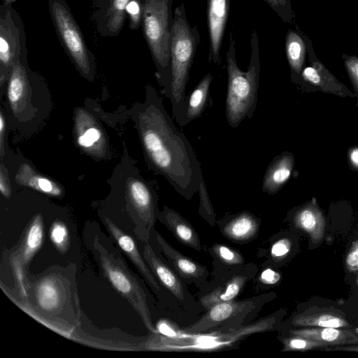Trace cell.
Here are the masks:
<instances>
[{
  "label": "cell",
  "instance_id": "1",
  "mask_svg": "<svg viewBox=\"0 0 358 358\" xmlns=\"http://www.w3.org/2000/svg\"><path fill=\"white\" fill-rule=\"evenodd\" d=\"M140 118L141 136L148 162L175 191L190 200L203 178L194 150L178 130L153 90Z\"/></svg>",
  "mask_w": 358,
  "mask_h": 358
},
{
  "label": "cell",
  "instance_id": "26",
  "mask_svg": "<svg viewBox=\"0 0 358 358\" xmlns=\"http://www.w3.org/2000/svg\"><path fill=\"white\" fill-rule=\"evenodd\" d=\"M35 295L38 305L46 311L56 309L60 303L59 289L51 279L41 281L36 287Z\"/></svg>",
  "mask_w": 358,
  "mask_h": 358
},
{
  "label": "cell",
  "instance_id": "36",
  "mask_svg": "<svg viewBox=\"0 0 358 358\" xmlns=\"http://www.w3.org/2000/svg\"><path fill=\"white\" fill-rule=\"evenodd\" d=\"M280 280V273L271 267H264L257 278L259 285L264 287L275 285Z\"/></svg>",
  "mask_w": 358,
  "mask_h": 358
},
{
  "label": "cell",
  "instance_id": "23",
  "mask_svg": "<svg viewBox=\"0 0 358 358\" xmlns=\"http://www.w3.org/2000/svg\"><path fill=\"white\" fill-rule=\"evenodd\" d=\"M108 227L116 239L120 248L129 256L151 286L155 290L158 291L159 289L158 284L144 263L133 238L119 231L118 229L112 224H108Z\"/></svg>",
  "mask_w": 358,
  "mask_h": 358
},
{
  "label": "cell",
  "instance_id": "10",
  "mask_svg": "<svg viewBox=\"0 0 358 358\" xmlns=\"http://www.w3.org/2000/svg\"><path fill=\"white\" fill-rule=\"evenodd\" d=\"M256 270L254 265L247 264L241 270L222 278L220 284L202 296L201 305L208 310L218 303L235 299L255 275Z\"/></svg>",
  "mask_w": 358,
  "mask_h": 358
},
{
  "label": "cell",
  "instance_id": "20",
  "mask_svg": "<svg viewBox=\"0 0 358 358\" xmlns=\"http://www.w3.org/2000/svg\"><path fill=\"white\" fill-rule=\"evenodd\" d=\"M301 75L306 81L319 87L324 92L334 94L342 97L355 96L352 92L338 82L319 63L315 64L313 66L305 68Z\"/></svg>",
  "mask_w": 358,
  "mask_h": 358
},
{
  "label": "cell",
  "instance_id": "24",
  "mask_svg": "<svg viewBox=\"0 0 358 358\" xmlns=\"http://www.w3.org/2000/svg\"><path fill=\"white\" fill-rule=\"evenodd\" d=\"M212 80L213 76L210 73L206 75L186 99L187 124L199 117L203 111Z\"/></svg>",
  "mask_w": 358,
  "mask_h": 358
},
{
  "label": "cell",
  "instance_id": "21",
  "mask_svg": "<svg viewBox=\"0 0 358 358\" xmlns=\"http://www.w3.org/2000/svg\"><path fill=\"white\" fill-rule=\"evenodd\" d=\"M294 241L293 236L287 232L273 236L266 250V259L262 266L275 268L285 264L294 252Z\"/></svg>",
  "mask_w": 358,
  "mask_h": 358
},
{
  "label": "cell",
  "instance_id": "9",
  "mask_svg": "<svg viewBox=\"0 0 358 358\" xmlns=\"http://www.w3.org/2000/svg\"><path fill=\"white\" fill-rule=\"evenodd\" d=\"M10 8L1 7L0 25V61L7 68L15 63V59L23 48V29L20 27L15 13Z\"/></svg>",
  "mask_w": 358,
  "mask_h": 358
},
{
  "label": "cell",
  "instance_id": "18",
  "mask_svg": "<svg viewBox=\"0 0 358 358\" xmlns=\"http://www.w3.org/2000/svg\"><path fill=\"white\" fill-rule=\"evenodd\" d=\"M294 327H334L345 328L352 326L343 314L329 309L306 310L291 319Z\"/></svg>",
  "mask_w": 358,
  "mask_h": 358
},
{
  "label": "cell",
  "instance_id": "7",
  "mask_svg": "<svg viewBox=\"0 0 358 358\" xmlns=\"http://www.w3.org/2000/svg\"><path fill=\"white\" fill-rule=\"evenodd\" d=\"M51 13L63 44L78 67L88 73L90 53L71 13L60 0L51 1Z\"/></svg>",
  "mask_w": 358,
  "mask_h": 358
},
{
  "label": "cell",
  "instance_id": "39",
  "mask_svg": "<svg viewBox=\"0 0 358 358\" xmlns=\"http://www.w3.org/2000/svg\"><path fill=\"white\" fill-rule=\"evenodd\" d=\"M345 66L352 83L358 92V58H348L345 61Z\"/></svg>",
  "mask_w": 358,
  "mask_h": 358
},
{
  "label": "cell",
  "instance_id": "27",
  "mask_svg": "<svg viewBox=\"0 0 358 358\" xmlns=\"http://www.w3.org/2000/svg\"><path fill=\"white\" fill-rule=\"evenodd\" d=\"M286 50L291 69L300 73L304 60V45L302 39L293 31L287 35Z\"/></svg>",
  "mask_w": 358,
  "mask_h": 358
},
{
  "label": "cell",
  "instance_id": "37",
  "mask_svg": "<svg viewBox=\"0 0 358 358\" xmlns=\"http://www.w3.org/2000/svg\"><path fill=\"white\" fill-rule=\"evenodd\" d=\"M101 136V134L99 129L96 127H91L78 136V143L81 147L90 148L98 141Z\"/></svg>",
  "mask_w": 358,
  "mask_h": 358
},
{
  "label": "cell",
  "instance_id": "8",
  "mask_svg": "<svg viewBox=\"0 0 358 358\" xmlns=\"http://www.w3.org/2000/svg\"><path fill=\"white\" fill-rule=\"evenodd\" d=\"M287 220L292 230L306 235L310 245L319 246L324 236L326 220L315 198L289 210Z\"/></svg>",
  "mask_w": 358,
  "mask_h": 358
},
{
  "label": "cell",
  "instance_id": "30",
  "mask_svg": "<svg viewBox=\"0 0 358 358\" xmlns=\"http://www.w3.org/2000/svg\"><path fill=\"white\" fill-rule=\"evenodd\" d=\"M103 266L108 278L118 292L124 295L134 294L133 283L125 273L109 264L103 263Z\"/></svg>",
  "mask_w": 358,
  "mask_h": 358
},
{
  "label": "cell",
  "instance_id": "11",
  "mask_svg": "<svg viewBox=\"0 0 358 358\" xmlns=\"http://www.w3.org/2000/svg\"><path fill=\"white\" fill-rule=\"evenodd\" d=\"M156 237L162 253L184 282L199 286L207 280L209 271L205 266L173 248L158 233Z\"/></svg>",
  "mask_w": 358,
  "mask_h": 358
},
{
  "label": "cell",
  "instance_id": "33",
  "mask_svg": "<svg viewBox=\"0 0 358 358\" xmlns=\"http://www.w3.org/2000/svg\"><path fill=\"white\" fill-rule=\"evenodd\" d=\"M27 184L40 192L53 196L59 195L61 193L60 189L53 181L41 176H33Z\"/></svg>",
  "mask_w": 358,
  "mask_h": 358
},
{
  "label": "cell",
  "instance_id": "3",
  "mask_svg": "<svg viewBox=\"0 0 358 358\" xmlns=\"http://www.w3.org/2000/svg\"><path fill=\"white\" fill-rule=\"evenodd\" d=\"M234 41L230 35L227 53L228 76L226 98V118L232 128L237 127L245 118H251L255 112L260 76L258 38L254 31L251 36L252 52L247 71H241L235 57Z\"/></svg>",
  "mask_w": 358,
  "mask_h": 358
},
{
  "label": "cell",
  "instance_id": "40",
  "mask_svg": "<svg viewBox=\"0 0 358 358\" xmlns=\"http://www.w3.org/2000/svg\"><path fill=\"white\" fill-rule=\"evenodd\" d=\"M348 160L350 169L358 171V145L352 146L348 151Z\"/></svg>",
  "mask_w": 358,
  "mask_h": 358
},
{
  "label": "cell",
  "instance_id": "28",
  "mask_svg": "<svg viewBox=\"0 0 358 358\" xmlns=\"http://www.w3.org/2000/svg\"><path fill=\"white\" fill-rule=\"evenodd\" d=\"M43 239L42 220L40 215L35 217L30 225L24 245L23 259L25 262L29 260L33 255L39 249Z\"/></svg>",
  "mask_w": 358,
  "mask_h": 358
},
{
  "label": "cell",
  "instance_id": "19",
  "mask_svg": "<svg viewBox=\"0 0 358 358\" xmlns=\"http://www.w3.org/2000/svg\"><path fill=\"white\" fill-rule=\"evenodd\" d=\"M144 257L162 285L176 298L183 300L184 288L179 275L155 254L150 245L145 248Z\"/></svg>",
  "mask_w": 358,
  "mask_h": 358
},
{
  "label": "cell",
  "instance_id": "34",
  "mask_svg": "<svg viewBox=\"0 0 358 358\" xmlns=\"http://www.w3.org/2000/svg\"><path fill=\"white\" fill-rule=\"evenodd\" d=\"M68 236L67 228L63 223L56 222L52 225L50 231V238L57 248L62 250L66 248Z\"/></svg>",
  "mask_w": 358,
  "mask_h": 358
},
{
  "label": "cell",
  "instance_id": "31",
  "mask_svg": "<svg viewBox=\"0 0 358 358\" xmlns=\"http://www.w3.org/2000/svg\"><path fill=\"white\" fill-rule=\"evenodd\" d=\"M198 192L199 196V214L211 227H213L216 223V213L208 193L204 179L202 180Z\"/></svg>",
  "mask_w": 358,
  "mask_h": 358
},
{
  "label": "cell",
  "instance_id": "43",
  "mask_svg": "<svg viewBox=\"0 0 358 358\" xmlns=\"http://www.w3.org/2000/svg\"><path fill=\"white\" fill-rule=\"evenodd\" d=\"M271 7L276 8L277 7L282 6L285 0H265Z\"/></svg>",
  "mask_w": 358,
  "mask_h": 358
},
{
  "label": "cell",
  "instance_id": "17",
  "mask_svg": "<svg viewBox=\"0 0 358 358\" xmlns=\"http://www.w3.org/2000/svg\"><path fill=\"white\" fill-rule=\"evenodd\" d=\"M294 166V156L290 152H283L275 157L265 172L262 189L267 194L279 192L292 176Z\"/></svg>",
  "mask_w": 358,
  "mask_h": 358
},
{
  "label": "cell",
  "instance_id": "2",
  "mask_svg": "<svg viewBox=\"0 0 358 358\" xmlns=\"http://www.w3.org/2000/svg\"><path fill=\"white\" fill-rule=\"evenodd\" d=\"M283 315L282 310H280L248 324L224 326L204 332L181 331L176 334L159 332V340L152 348L167 352H208L226 350L250 335L275 329Z\"/></svg>",
  "mask_w": 358,
  "mask_h": 358
},
{
  "label": "cell",
  "instance_id": "4",
  "mask_svg": "<svg viewBox=\"0 0 358 358\" xmlns=\"http://www.w3.org/2000/svg\"><path fill=\"white\" fill-rule=\"evenodd\" d=\"M184 7L176 8L171 29L170 101L172 113L180 127L187 125L185 87L196 45V37L188 24Z\"/></svg>",
  "mask_w": 358,
  "mask_h": 358
},
{
  "label": "cell",
  "instance_id": "41",
  "mask_svg": "<svg viewBox=\"0 0 358 358\" xmlns=\"http://www.w3.org/2000/svg\"><path fill=\"white\" fill-rule=\"evenodd\" d=\"M0 192L4 197H8L10 194L8 181L2 171L0 173Z\"/></svg>",
  "mask_w": 358,
  "mask_h": 358
},
{
  "label": "cell",
  "instance_id": "14",
  "mask_svg": "<svg viewBox=\"0 0 358 358\" xmlns=\"http://www.w3.org/2000/svg\"><path fill=\"white\" fill-rule=\"evenodd\" d=\"M129 190L131 202L138 213L145 233L148 235L159 213L155 195L148 185L139 179L131 180Z\"/></svg>",
  "mask_w": 358,
  "mask_h": 358
},
{
  "label": "cell",
  "instance_id": "16",
  "mask_svg": "<svg viewBox=\"0 0 358 358\" xmlns=\"http://www.w3.org/2000/svg\"><path fill=\"white\" fill-rule=\"evenodd\" d=\"M158 219L181 244L196 251L201 250V240L195 229L177 211L164 206Z\"/></svg>",
  "mask_w": 358,
  "mask_h": 358
},
{
  "label": "cell",
  "instance_id": "38",
  "mask_svg": "<svg viewBox=\"0 0 358 358\" xmlns=\"http://www.w3.org/2000/svg\"><path fill=\"white\" fill-rule=\"evenodd\" d=\"M126 11L129 15L133 27H136L141 18V6L138 0H130L127 6Z\"/></svg>",
  "mask_w": 358,
  "mask_h": 358
},
{
  "label": "cell",
  "instance_id": "12",
  "mask_svg": "<svg viewBox=\"0 0 358 358\" xmlns=\"http://www.w3.org/2000/svg\"><path fill=\"white\" fill-rule=\"evenodd\" d=\"M217 224L224 237L234 243L243 244L256 238L261 219L244 210L219 220Z\"/></svg>",
  "mask_w": 358,
  "mask_h": 358
},
{
  "label": "cell",
  "instance_id": "5",
  "mask_svg": "<svg viewBox=\"0 0 358 358\" xmlns=\"http://www.w3.org/2000/svg\"><path fill=\"white\" fill-rule=\"evenodd\" d=\"M169 0H145L143 20L145 38L167 98L171 96V32Z\"/></svg>",
  "mask_w": 358,
  "mask_h": 358
},
{
  "label": "cell",
  "instance_id": "6",
  "mask_svg": "<svg viewBox=\"0 0 358 358\" xmlns=\"http://www.w3.org/2000/svg\"><path fill=\"white\" fill-rule=\"evenodd\" d=\"M268 294L245 299H234L218 303L209 309L204 315L192 324L181 331L198 333L210 331L224 326H241L249 314L260 306Z\"/></svg>",
  "mask_w": 358,
  "mask_h": 358
},
{
  "label": "cell",
  "instance_id": "25",
  "mask_svg": "<svg viewBox=\"0 0 358 358\" xmlns=\"http://www.w3.org/2000/svg\"><path fill=\"white\" fill-rule=\"evenodd\" d=\"M26 90V78L24 67L15 62L12 66L8 87V98L11 108L17 110Z\"/></svg>",
  "mask_w": 358,
  "mask_h": 358
},
{
  "label": "cell",
  "instance_id": "13",
  "mask_svg": "<svg viewBox=\"0 0 358 358\" xmlns=\"http://www.w3.org/2000/svg\"><path fill=\"white\" fill-rule=\"evenodd\" d=\"M287 334L296 335L315 340L328 348L358 345V328L296 327L290 329Z\"/></svg>",
  "mask_w": 358,
  "mask_h": 358
},
{
  "label": "cell",
  "instance_id": "22",
  "mask_svg": "<svg viewBox=\"0 0 358 358\" xmlns=\"http://www.w3.org/2000/svg\"><path fill=\"white\" fill-rule=\"evenodd\" d=\"M210 254L213 258L214 268L222 269L221 274H224L223 278L245 266L243 256L229 245L215 243L210 248Z\"/></svg>",
  "mask_w": 358,
  "mask_h": 358
},
{
  "label": "cell",
  "instance_id": "35",
  "mask_svg": "<svg viewBox=\"0 0 358 358\" xmlns=\"http://www.w3.org/2000/svg\"><path fill=\"white\" fill-rule=\"evenodd\" d=\"M345 266L349 273L358 272V238L352 243L346 253Z\"/></svg>",
  "mask_w": 358,
  "mask_h": 358
},
{
  "label": "cell",
  "instance_id": "42",
  "mask_svg": "<svg viewBox=\"0 0 358 358\" xmlns=\"http://www.w3.org/2000/svg\"><path fill=\"white\" fill-rule=\"evenodd\" d=\"M4 129H5V122L3 117V114H0V144H1V150L2 153L3 150V134H4Z\"/></svg>",
  "mask_w": 358,
  "mask_h": 358
},
{
  "label": "cell",
  "instance_id": "29",
  "mask_svg": "<svg viewBox=\"0 0 358 358\" xmlns=\"http://www.w3.org/2000/svg\"><path fill=\"white\" fill-rule=\"evenodd\" d=\"M278 339L282 344V351L283 352L307 351L328 348L322 343L296 335L283 334L279 336Z\"/></svg>",
  "mask_w": 358,
  "mask_h": 358
},
{
  "label": "cell",
  "instance_id": "32",
  "mask_svg": "<svg viewBox=\"0 0 358 358\" xmlns=\"http://www.w3.org/2000/svg\"><path fill=\"white\" fill-rule=\"evenodd\" d=\"M130 0H112L108 10V27L116 31L124 22V13Z\"/></svg>",
  "mask_w": 358,
  "mask_h": 358
},
{
  "label": "cell",
  "instance_id": "15",
  "mask_svg": "<svg viewBox=\"0 0 358 358\" xmlns=\"http://www.w3.org/2000/svg\"><path fill=\"white\" fill-rule=\"evenodd\" d=\"M229 0H208L209 62L220 63V50L227 20Z\"/></svg>",
  "mask_w": 358,
  "mask_h": 358
}]
</instances>
